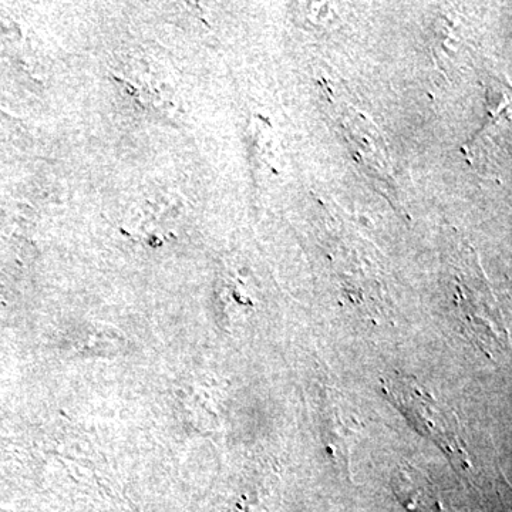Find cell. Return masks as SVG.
<instances>
[{
  "instance_id": "obj_1",
  "label": "cell",
  "mask_w": 512,
  "mask_h": 512,
  "mask_svg": "<svg viewBox=\"0 0 512 512\" xmlns=\"http://www.w3.org/2000/svg\"><path fill=\"white\" fill-rule=\"evenodd\" d=\"M386 393L392 397L394 403L403 410L407 419L412 421L420 433L436 441L437 446L443 448L448 457L461 461V466H467L468 458L464 447L458 441L457 427L453 426V417L443 412L439 404L417 386V382L409 377L390 379L384 383Z\"/></svg>"
}]
</instances>
